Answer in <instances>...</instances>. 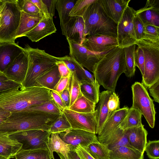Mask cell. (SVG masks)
Segmentation results:
<instances>
[{"mask_svg": "<svg viewBox=\"0 0 159 159\" xmlns=\"http://www.w3.org/2000/svg\"><path fill=\"white\" fill-rule=\"evenodd\" d=\"M28 64V54L24 48V51L15 59L3 74L9 80L21 84L25 77Z\"/></svg>", "mask_w": 159, "mask_h": 159, "instance_id": "obj_14", "label": "cell"}, {"mask_svg": "<svg viewBox=\"0 0 159 159\" xmlns=\"http://www.w3.org/2000/svg\"><path fill=\"white\" fill-rule=\"evenodd\" d=\"M21 14L16 0H4L0 27V43L15 42Z\"/></svg>", "mask_w": 159, "mask_h": 159, "instance_id": "obj_7", "label": "cell"}, {"mask_svg": "<svg viewBox=\"0 0 159 159\" xmlns=\"http://www.w3.org/2000/svg\"><path fill=\"white\" fill-rule=\"evenodd\" d=\"M56 31L53 19L44 16L38 24L24 36L27 37L32 42H37Z\"/></svg>", "mask_w": 159, "mask_h": 159, "instance_id": "obj_20", "label": "cell"}, {"mask_svg": "<svg viewBox=\"0 0 159 159\" xmlns=\"http://www.w3.org/2000/svg\"><path fill=\"white\" fill-rule=\"evenodd\" d=\"M60 115L26 111L12 112L0 125V134L9 135L31 129L48 131Z\"/></svg>", "mask_w": 159, "mask_h": 159, "instance_id": "obj_3", "label": "cell"}, {"mask_svg": "<svg viewBox=\"0 0 159 159\" xmlns=\"http://www.w3.org/2000/svg\"><path fill=\"white\" fill-rule=\"evenodd\" d=\"M82 45L88 50L96 53L108 52L118 47L117 37L107 35L89 36Z\"/></svg>", "mask_w": 159, "mask_h": 159, "instance_id": "obj_15", "label": "cell"}, {"mask_svg": "<svg viewBox=\"0 0 159 159\" xmlns=\"http://www.w3.org/2000/svg\"><path fill=\"white\" fill-rule=\"evenodd\" d=\"M24 48L28 54V67L25 79L20 89L36 87V80L41 75L56 65L59 61H64L68 55L56 57L38 48H33L27 44Z\"/></svg>", "mask_w": 159, "mask_h": 159, "instance_id": "obj_4", "label": "cell"}, {"mask_svg": "<svg viewBox=\"0 0 159 159\" xmlns=\"http://www.w3.org/2000/svg\"><path fill=\"white\" fill-rule=\"evenodd\" d=\"M8 80L9 79L4 74L0 72V80Z\"/></svg>", "mask_w": 159, "mask_h": 159, "instance_id": "obj_60", "label": "cell"}, {"mask_svg": "<svg viewBox=\"0 0 159 159\" xmlns=\"http://www.w3.org/2000/svg\"><path fill=\"white\" fill-rule=\"evenodd\" d=\"M68 88L70 96V107L81 93L80 80L74 72H71L69 77Z\"/></svg>", "mask_w": 159, "mask_h": 159, "instance_id": "obj_39", "label": "cell"}, {"mask_svg": "<svg viewBox=\"0 0 159 159\" xmlns=\"http://www.w3.org/2000/svg\"><path fill=\"white\" fill-rule=\"evenodd\" d=\"M22 146L21 143L8 135L0 134V156L9 159L14 158L21 150Z\"/></svg>", "mask_w": 159, "mask_h": 159, "instance_id": "obj_25", "label": "cell"}, {"mask_svg": "<svg viewBox=\"0 0 159 159\" xmlns=\"http://www.w3.org/2000/svg\"><path fill=\"white\" fill-rule=\"evenodd\" d=\"M56 65L58 67L61 77L69 76L71 72L63 61L57 62Z\"/></svg>", "mask_w": 159, "mask_h": 159, "instance_id": "obj_51", "label": "cell"}, {"mask_svg": "<svg viewBox=\"0 0 159 159\" xmlns=\"http://www.w3.org/2000/svg\"><path fill=\"white\" fill-rule=\"evenodd\" d=\"M15 157L16 159H52L48 149L21 150Z\"/></svg>", "mask_w": 159, "mask_h": 159, "instance_id": "obj_36", "label": "cell"}, {"mask_svg": "<svg viewBox=\"0 0 159 159\" xmlns=\"http://www.w3.org/2000/svg\"><path fill=\"white\" fill-rule=\"evenodd\" d=\"M21 11L30 14H37L41 11L35 4L30 0H16Z\"/></svg>", "mask_w": 159, "mask_h": 159, "instance_id": "obj_42", "label": "cell"}, {"mask_svg": "<svg viewBox=\"0 0 159 159\" xmlns=\"http://www.w3.org/2000/svg\"><path fill=\"white\" fill-rule=\"evenodd\" d=\"M70 76L66 77H61L52 90L60 95L68 87Z\"/></svg>", "mask_w": 159, "mask_h": 159, "instance_id": "obj_49", "label": "cell"}, {"mask_svg": "<svg viewBox=\"0 0 159 159\" xmlns=\"http://www.w3.org/2000/svg\"><path fill=\"white\" fill-rule=\"evenodd\" d=\"M46 5L49 15L52 19L54 16L56 0H42Z\"/></svg>", "mask_w": 159, "mask_h": 159, "instance_id": "obj_54", "label": "cell"}, {"mask_svg": "<svg viewBox=\"0 0 159 159\" xmlns=\"http://www.w3.org/2000/svg\"><path fill=\"white\" fill-rule=\"evenodd\" d=\"M58 134L70 150H75L78 145L84 148L92 143L98 142L96 134L83 130L71 128Z\"/></svg>", "mask_w": 159, "mask_h": 159, "instance_id": "obj_13", "label": "cell"}, {"mask_svg": "<svg viewBox=\"0 0 159 159\" xmlns=\"http://www.w3.org/2000/svg\"><path fill=\"white\" fill-rule=\"evenodd\" d=\"M60 95L67 108H68L70 106V96L68 87L61 93Z\"/></svg>", "mask_w": 159, "mask_h": 159, "instance_id": "obj_56", "label": "cell"}, {"mask_svg": "<svg viewBox=\"0 0 159 159\" xmlns=\"http://www.w3.org/2000/svg\"><path fill=\"white\" fill-rule=\"evenodd\" d=\"M1 0H0V1Z\"/></svg>", "mask_w": 159, "mask_h": 159, "instance_id": "obj_63", "label": "cell"}, {"mask_svg": "<svg viewBox=\"0 0 159 159\" xmlns=\"http://www.w3.org/2000/svg\"><path fill=\"white\" fill-rule=\"evenodd\" d=\"M82 17L86 36L107 35L117 37V24L107 16L98 0L89 6Z\"/></svg>", "mask_w": 159, "mask_h": 159, "instance_id": "obj_5", "label": "cell"}, {"mask_svg": "<svg viewBox=\"0 0 159 159\" xmlns=\"http://www.w3.org/2000/svg\"><path fill=\"white\" fill-rule=\"evenodd\" d=\"M143 154L130 147L120 146L110 150L108 159H143Z\"/></svg>", "mask_w": 159, "mask_h": 159, "instance_id": "obj_28", "label": "cell"}, {"mask_svg": "<svg viewBox=\"0 0 159 159\" xmlns=\"http://www.w3.org/2000/svg\"><path fill=\"white\" fill-rule=\"evenodd\" d=\"M142 116V114L138 111L131 107L129 108L127 114L118 127L124 130L140 126L143 125Z\"/></svg>", "mask_w": 159, "mask_h": 159, "instance_id": "obj_32", "label": "cell"}, {"mask_svg": "<svg viewBox=\"0 0 159 159\" xmlns=\"http://www.w3.org/2000/svg\"><path fill=\"white\" fill-rule=\"evenodd\" d=\"M150 159L159 158V140H149L146 146L144 152Z\"/></svg>", "mask_w": 159, "mask_h": 159, "instance_id": "obj_43", "label": "cell"}, {"mask_svg": "<svg viewBox=\"0 0 159 159\" xmlns=\"http://www.w3.org/2000/svg\"><path fill=\"white\" fill-rule=\"evenodd\" d=\"M151 96L155 102H159V80L151 85L148 88Z\"/></svg>", "mask_w": 159, "mask_h": 159, "instance_id": "obj_52", "label": "cell"}, {"mask_svg": "<svg viewBox=\"0 0 159 159\" xmlns=\"http://www.w3.org/2000/svg\"><path fill=\"white\" fill-rule=\"evenodd\" d=\"M129 108L127 106L124 107L112 114L107 120L98 135V140L107 136L118 127L127 114Z\"/></svg>", "mask_w": 159, "mask_h": 159, "instance_id": "obj_23", "label": "cell"}, {"mask_svg": "<svg viewBox=\"0 0 159 159\" xmlns=\"http://www.w3.org/2000/svg\"><path fill=\"white\" fill-rule=\"evenodd\" d=\"M50 95L52 100L62 111L64 109L67 108L59 94L54 91L50 90Z\"/></svg>", "mask_w": 159, "mask_h": 159, "instance_id": "obj_50", "label": "cell"}, {"mask_svg": "<svg viewBox=\"0 0 159 159\" xmlns=\"http://www.w3.org/2000/svg\"><path fill=\"white\" fill-rule=\"evenodd\" d=\"M84 149L95 159H108L110 150L107 145L98 142L90 144Z\"/></svg>", "mask_w": 159, "mask_h": 159, "instance_id": "obj_37", "label": "cell"}, {"mask_svg": "<svg viewBox=\"0 0 159 159\" xmlns=\"http://www.w3.org/2000/svg\"><path fill=\"white\" fill-rule=\"evenodd\" d=\"M96 107V104L88 99L81 93L68 109L78 112L88 113L94 111Z\"/></svg>", "mask_w": 159, "mask_h": 159, "instance_id": "obj_34", "label": "cell"}, {"mask_svg": "<svg viewBox=\"0 0 159 159\" xmlns=\"http://www.w3.org/2000/svg\"><path fill=\"white\" fill-rule=\"evenodd\" d=\"M76 0H56L55 7L59 16L61 31L70 19V13Z\"/></svg>", "mask_w": 159, "mask_h": 159, "instance_id": "obj_31", "label": "cell"}, {"mask_svg": "<svg viewBox=\"0 0 159 159\" xmlns=\"http://www.w3.org/2000/svg\"><path fill=\"white\" fill-rule=\"evenodd\" d=\"M124 130L130 146L144 153L147 143L148 134L144 125Z\"/></svg>", "mask_w": 159, "mask_h": 159, "instance_id": "obj_21", "label": "cell"}, {"mask_svg": "<svg viewBox=\"0 0 159 159\" xmlns=\"http://www.w3.org/2000/svg\"><path fill=\"white\" fill-rule=\"evenodd\" d=\"M36 5L44 16L47 17H50L46 5L42 0H30Z\"/></svg>", "mask_w": 159, "mask_h": 159, "instance_id": "obj_53", "label": "cell"}, {"mask_svg": "<svg viewBox=\"0 0 159 159\" xmlns=\"http://www.w3.org/2000/svg\"><path fill=\"white\" fill-rule=\"evenodd\" d=\"M130 0H98L107 16L118 24Z\"/></svg>", "mask_w": 159, "mask_h": 159, "instance_id": "obj_19", "label": "cell"}, {"mask_svg": "<svg viewBox=\"0 0 159 159\" xmlns=\"http://www.w3.org/2000/svg\"><path fill=\"white\" fill-rule=\"evenodd\" d=\"M11 113V112L0 107V125L7 120Z\"/></svg>", "mask_w": 159, "mask_h": 159, "instance_id": "obj_57", "label": "cell"}, {"mask_svg": "<svg viewBox=\"0 0 159 159\" xmlns=\"http://www.w3.org/2000/svg\"><path fill=\"white\" fill-rule=\"evenodd\" d=\"M59 157H60L61 159H64V158L63 157V155H62L60 153H59L58 154ZM68 157V159H70V158Z\"/></svg>", "mask_w": 159, "mask_h": 159, "instance_id": "obj_61", "label": "cell"}, {"mask_svg": "<svg viewBox=\"0 0 159 159\" xmlns=\"http://www.w3.org/2000/svg\"><path fill=\"white\" fill-rule=\"evenodd\" d=\"M125 70L123 48L117 47L108 51L96 64L93 73L99 85L115 92L118 80Z\"/></svg>", "mask_w": 159, "mask_h": 159, "instance_id": "obj_1", "label": "cell"}, {"mask_svg": "<svg viewBox=\"0 0 159 159\" xmlns=\"http://www.w3.org/2000/svg\"><path fill=\"white\" fill-rule=\"evenodd\" d=\"M131 88L133 95L132 107L143 116L151 128H154L156 112L153 101L149 96L146 88L142 83L138 82L132 85Z\"/></svg>", "mask_w": 159, "mask_h": 159, "instance_id": "obj_8", "label": "cell"}, {"mask_svg": "<svg viewBox=\"0 0 159 159\" xmlns=\"http://www.w3.org/2000/svg\"><path fill=\"white\" fill-rule=\"evenodd\" d=\"M71 128L69 122L62 112L51 125L48 131L51 134L58 133Z\"/></svg>", "mask_w": 159, "mask_h": 159, "instance_id": "obj_40", "label": "cell"}, {"mask_svg": "<svg viewBox=\"0 0 159 159\" xmlns=\"http://www.w3.org/2000/svg\"><path fill=\"white\" fill-rule=\"evenodd\" d=\"M133 26L137 40L143 38L145 25L138 16L135 14L133 19Z\"/></svg>", "mask_w": 159, "mask_h": 159, "instance_id": "obj_44", "label": "cell"}, {"mask_svg": "<svg viewBox=\"0 0 159 159\" xmlns=\"http://www.w3.org/2000/svg\"><path fill=\"white\" fill-rule=\"evenodd\" d=\"M136 45L134 44L123 48L125 58V70L124 73L128 77L134 76L135 71L134 54Z\"/></svg>", "mask_w": 159, "mask_h": 159, "instance_id": "obj_35", "label": "cell"}, {"mask_svg": "<svg viewBox=\"0 0 159 159\" xmlns=\"http://www.w3.org/2000/svg\"><path fill=\"white\" fill-rule=\"evenodd\" d=\"M23 111L58 114H61L62 113L52 100L30 107Z\"/></svg>", "mask_w": 159, "mask_h": 159, "instance_id": "obj_38", "label": "cell"}, {"mask_svg": "<svg viewBox=\"0 0 159 159\" xmlns=\"http://www.w3.org/2000/svg\"><path fill=\"white\" fill-rule=\"evenodd\" d=\"M80 159H95L84 148L78 145L75 149Z\"/></svg>", "mask_w": 159, "mask_h": 159, "instance_id": "obj_55", "label": "cell"}, {"mask_svg": "<svg viewBox=\"0 0 159 159\" xmlns=\"http://www.w3.org/2000/svg\"><path fill=\"white\" fill-rule=\"evenodd\" d=\"M67 156L70 159H80L75 150H70Z\"/></svg>", "mask_w": 159, "mask_h": 159, "instance_id": "obj_58", "label": "cell"}, {"mask_svg": "<svg viewBox=\"0 0 159 159\" xmlns=\"http://www.w3.org/2000/svg\"><path fill=\"white\" fill-rule=\"evenodd\" d=\"M100 86L96 80L94 83L80 81L81 93L88 99L96 104L98 103L99 100Z\"/></svg>", "mask_w": 159, "mask_h": 159, "instance_id": "obj_33", "label": "cell"}, {"mask_svg": "<svg viewBox=\"0 0 159 159\" xmlns=\"http://www.w3.org/2000/svg\"><path fill=\"white\" fill-rule=\"evenodd\" d=\"M112 92L109 90L104 91L100 93L98 103L96 119L97 129L96 134L100 133L108 116L107 102Z\"/></svg>", "mask_w": 159, "mask_h": 159, "instance_id": "obj_22", "label": "cell"}, {"mask_svg": "<svg viewBox=\"0 0 159 159\" xmlns=\"http://www.w3.org/2000/svg\"><path fill=\"white\" fill-rule=\"evenodd\" d=\"M21 84L8 80H0V96L12 90L19 89Z\"/></svg>", "mask_w": 159, "mask_h": 159, "instance_id": "obj_46", "label": "cell"}, {"mask_svg": "<svg viewBox=\"0 0 159 159\" xmlns=\"http://www.w3.org/2000/svg\"><path fill=\"white\" fill-rule=\"evenodd\" d=\"M120 102L118 96L115 92H112L107 102L108 114L107 120L113 113L120 109Z\"/></svg>", "mask_w": 159, "mask_h": 159, "instance_id": "obj_45", "label": "cell"}, {"mask_svg": "<svg viewBox=\"0 0 159 159\" xmlns=\"http://www.w3.org/2000/svg\"><path fill=\"white\" fill-rule=\"evenodd\" d=\"M24 48L17 43L10 42L0 43V72L4 73Z\"/></svg>", "mask_w": 159, "mask_h": 159, "instance_id": "obj_17", "label": "cell"}, {"mask_svg": "<svg viewBox=\"0 0 159 159\" xmlns=\"http://www.w3.org/2000/svg\"><path fill=\"white\" fill-rule=\"evenodd\" d=\"M0 159H10L9 158H7L4 157H2L0 156Z\"/></svg>", "mask_w": 159, "mask_h": 159, "instance_id": "obj_62", "label": "cell"}, {"mask_svg": "<svg viewBox=\"0 0 159 159\" xmlns=\"http://www.w3.org/2000/svg\"><path fill=\"white\" fill-rule=\"evenodd\" d=\"M135 44L143 50L144 69L142 84L146 88L159 80V39L143 38Z\"/></svg>", "mask_w": 159, "mask_h": 159, "instance_id": "obj_6", "label": "cell"}, {"mask_svg": "<svg viewBox=\"0 0 159 159\" xmlns=\"http://www.w3.org/2000/svg\"><path fill=\"white\" fill-rule=\"evenodd\" d=\"M71 72H74L80 81L94 83L96 80L93 75L85 69L70 56L63 61Z\"/></svg>", "mask_w": 159, "mask_h": 159, "instance_id": "obj_30", "label": "cell"}, {"mask_svg": "<svg viewBox=\"0 0 159 159\" xmlns=\"http://www.w3.org/2000/svg\"><path fill=\"white\" fill-rule=\"evenodd\" d=\"M48 131L31 129L19 131L8 135L10 138L22 144L21 150L48 149V144L51 135Z\"/></svg>", "mask_w": 159, "mask_h": 159, "instance_id": "obj_9", "label": "cell"}, {"mask_svg": "<svg viewBox=\"0 0 159 159\" xmlns=\"http://www.w3.org/2000/svg\"><path fill=\"white\" fill-rule=\"evenodd\" d=\"M95 0H76L73 7L70 11L69 16L82 17L89 6Z\"/></svg>", "mask_w": 159, "mask_h": 159, "instance_id": "obj_41", "label": "cell"}, {"mask_svg": "<svg viewBox=\"0 0 159 159\" xmlns=\"http://www.w3.org/2000/svg\"><path fill=\"white\" fill-rule=\"evenodd\" d=\"M135 11L128 6L117 24V38L118 47L122 48L135 44L136 39L133 26Z\"/></svg>", "mask_w": 159, "mask_h": 159, "instance_id": "obj_10", "label": "cell"}, {"mask_svg": "<svg viewBox=\"0 0 159 159\" xmlns=\"http://www.w3.org/2000/svg\"><path fill=\"white\" fill-rule=\"evenodd\" d=\"M98 141L101 143L107 145L110 150L122 146L131 147L128 143L125 130L118 127L109 135Z\"/></svg>", "mask_w": 159, "mask_h": 159, "instance_id": "obj_26", "label": "cell"}, {"mask_svg": "<svg viewBox=\"0 0 159 159\" xmlns=\"http://www.w3.org/2000/svg\"><path fill=\"white\" fill-rule=\"evenodd\" d=\"M134 61L135 66L139 69L142 76L144 69V57L143 50L138 46L135 52Z\"/></svg>", "mask_w": 159, "mask_h": 159, "instance_id": "obj_47", "label": "cell"}, {"mask_svg": "<svg viewBox=\"0 0 159 159\" xmlns=\"http://www.w3.org/2000/svg\"><path fill=\"white\" fill-rule=\"evenodd\" d=\"M66 39L69 45L70 56L93 73L96 64L108 52L102 53L93 52L82 45L78 44L68 39Z\"/></svg>", "mask_w": 159, "mask_h": 159, "instance_id": "obj_11", "label": "cell"}, {"mask_svg": "<svg viewBox=\"0 0 159 159\" xmlns=\"http://www.w3.org/2000/svg\"><path fill=\"white\" fill-rule=\"evenodd\" d=\"M144 25L143 38L159 39V27L150 25Z\"/></svg>", "mask_w": 159, "mask_h": 159, "instance_id": "obj_48", "label": "cell"}, {"mask_svg": "<svg viewBox=\"0 0 159 159\" xmlns=\"http://www.w3.org/2000/svg\"><path fill=\"white\" fill-rule=\"evenodd\" d=\"M72 129L85 130L96 134L97 129V111L82 113L66 108L62 111Z\"/></svg>", "mask_w": 159, "mask_h": 159, "instance_id": "obj_12", "label": "cell"}, {"mask_svg": "<svg viewBox=\"0 0 159 159\" xmlns=\"http://www.w3.org/2000/svg\"><path fill=\"white\" fill-rule=\"evenodd\" d=\"M61 31L66 39L79 44L82 45L86 38L84 22L81 17H71Z\"/></svg>", "mask_w": 159, "mask_h": 159, "instance_id": "obj_16", "label": "cell"}, {"mask_svg": "<svg viewBox=\"0 0 159 159\" xmlns=\"http://www.w3.org/2000/svg\"><path fill=\"white\" fill-rule=\"evenodd\" d=\"M44 16L41 12L37 14H30L21 11L20 23L16 34V39L24 36L34 28Z\"/></svg>", "mask_w": 159, "mask_h": 159, "instance_id": "obj_24", "label": "cell"}, {"mask_svg": "<svg viewBox=\"0 0 159 159\" xmlns=\"http://www.w3.org/2000/svg\"><path fill=\"white\" fill-rule=\"evenodd\" d=\"M49 139L48 148L51 158L55 159L53 152L60 153L65 159H68L67 154L70 150L69 145L65 143L59 137L58 133H52Z\"/></svg>", "mask_w": 159, "mask_h": 159, "instance_id": "obj_29", "label": "cell"}, {"mask_svg": "<svg viewBox=\"0 0 159 159\" xmlns=\"http://www.w3.org/2000/svg\"><path fill=\"white\" fill-rule=\"evenodd\" d=\"M52 100L50 90L44 88L17 89L0 96V107L11 113L18 112Z\"/></svg>", "mask_w": 159, "mask_h": 159, "instance_id": "obj_2", "label": "cell"}, {"mask_svg": "<svg viewBox=\"0 0 159 159\" xmlns=\"http://www.w3.org/2000/svg\"><path fill=\"white\" fill-rule=\"evenodd\" d=\"M61 78L56 65L37 79L36 87H43L52 90Z\"/></svg>", "mask_w": 159, "mask_h": 159, "instance_id": "obj_27", "label": "cell"}, {"mask_svg": "<svg viewBox=\"0 0 159 159\" xmlns=\"http://www.w3.org/2000/svg\"><path fill=\"white\" fill-rule=\"evenodd\" d=\"M4 0H1L0 1V27L1 26V21L2 17V12L4 5Z\"/></svg>", "mask_w": 159, "mask_h": 159, "instance_id": "obj_59", "label": "cell"}, {"mask_svg": "<svg viewBox=\"0 0 159 159\" xmlns=\"http://www.w3.org/2000/svg\"><path fill=\"white\" fill-rule=\"evenodd\" d=\"M144 25L159 27V0H148L145 6L135 11Z\"/></svg>", "mask_w": 159, "mask_h": 159, "instance_id": "obj_18", "label": "cell"}]
</instances>
